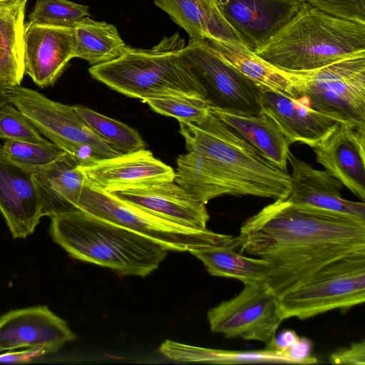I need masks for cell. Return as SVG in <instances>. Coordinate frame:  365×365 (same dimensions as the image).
Segmentation results:
<instances>
[{
    "instance_id": "1",
    "label": "cell",
    "mask_w": 365,
    "mask_h": 365,
    "mask_svg": "<svg viewBox=\"0 0 365 365\" xmlns=\"http://www.w3.org/2000/svg\"><path fill=\"white\" fill-rule=\"evenodd\" d=\"M237 250L270 265L266 282L278 295L335 259L365 251V220L286 199L242 223Z\"/></svg>"
},
{
    "instance_id": "2",
    "label": "cell",
    "mask_w": 365,
    "mask_h": 365,
    "mask_svg": "<svg viewBox=\"0 0 365 365\" xmlns=\"http://www.w3.org/2000/svg\"><path fill=\"white\" fill-rule=\"evenodd\" d=\"M253 51L284 71L315 70L365 54V24L331 16L306 1L287 24Z\"/></svg>"
},
{
    "instance_id": "3",
    "label": "cell",
    "mask_w": 365,
    "mask_h": 365,
    "mask_svg": "<svg viewBox=\"0 0 365 365\" xmlns=\"http://www.w3.org/2000/svg\"><path fill=\"white\" fill-rule=\"evenodd\" d=\"M51 219L53 241L71 257L123 275L145 277L168 254L159 243L78 208Z\"/></svg>"
},
{
    "instance_id": "4",
    "label": "cell",
    "mask_w": 365,
    "mask_h": 365,
    "mask_svg": "<svg viewBox=\"0 0 365 365\" xmlns=\"http://www.w3.org/2000/svg\"><path fill=\"white\" fill-rule=\"evenodd\" d=\"M185 46L176 32L150 48L128 46L119 58L92 66L88 71L111 89L143 101L164 96L209 100L206 88L184 56Z\"/></svg>"
},
{
    "instance_id": "5",
    "label": "cell",
    "mask_w": 365,
    "mask_h": 365,
    "mask_svg": "<svg viewBox=\"0 0 365 365\" xmlns=\"http://www.w3.org/2000/svg\"><path fill=\"white\" fill-rule=\"evenodd\" d=\"M179 123L187 150L213 160L249 195L274 200L288 197L290 174L259 155L210 110L198 121Z\"/></svg>"
},
{
    "instance_id": "6",
    "label": "cell",
    "mask_w": 365,
    "mask_h": 365,
    "mask_svg": "<svg viewBox=\"0 0 365 365\" xmlns=\"http://www.w3.org/2000/svg\"><path fill=\"white\" fill-rule=\"evenodd\" d=\"M282 320H304L365 302V251L346 255L322 266L277 295Z\"/></svg>"
},
{
    "instance_id": "7",
    "label": "cell",
    "mask_w": 365,
    "mask_h": 365,
    "mask_svg": "<svg viewBox=\"0 0 365 365\" xmlns=\"http://www.w3.org/2000/svg\"><path fill=\"white\" fill-rule=\"evenodd\" d=\"M293 98L340 123L365 127V54L303 72H287Z\"/></svg>"
},
{
    "instance_id": "8",
    "label": "cell",
    "mask_w": 365,
    "mask_h": 365,
    "mask_svg": "<svg viewBox=\"0 0 365 365\" xmlns=\"http://www.w3.org/2000/svg\"><path fill=\"white\" fill-rule=\"evenodd\" d=\"M77 208L143 235L168 251L190 252L237 242V237L185 227L153 215L118 199L88 179Z\"/></svg>"
},
{
    "instance_id": "9",
    "label": "cell",
    "mask_w": 365,
    "mask_h": 365,
    "mask_svg": "<svg viewBox=\"0 0 365 365\" xmlns=\"http://www.w3.org/2000/svg\"><path fill=\"white\" fill-rule=\"evenodd\" d=\"M9 101L42 134L81 166L120 155L104 142L78 114L73 106L51 100L31 88L5 86Z\"/></svg>"
},
{
    "instance_id": "10",
    "label": "cell",
    "mask_w": 365,
    "mask_h": 365,
    "mask_svg": "<svg viewBox=\"0 0 365 365\" xmlns=\"http://www.w3.org/2000/svg\"><path fill=\"white\" fill-rule=\"evenodd\" d=\"M207 319L213 332L267 344L283 321L277 294L266 280L245 284L237 295L210 309Z\"/></svg>"
},
{
    "instance_id": "11",
    "label": "cell",
    "mask_w": 365,
    "mask_h": 365,
    "mask_svg": "<svg viewBox=\"0 0 365 365\" xmlns=\"http://www.w3.org/2000/svg\"><path fill=\"white\" fill-rule=\"evenodd\" d=\"M183 53L202 83L211 88V106L242 115L262 113L259 85L224 61L204 40L190 38Z\"/></svg>"
},
{
    "instance_id": "12",
    "label": "cell",
    "mask_w": 365,
    "mask_h": 365,
    "mask_svg": "<svg viewBox=\"0 0 365 365\" xmlns=\"http://www.w3.org/2000/svg\"><path fill=\"white\" fill-rule=\"evenodd\" d=\"M75 339L67 322L46 306L12 310L0 317V353L41 347L53 353Z\"/></svg>"
},
{
    "instance_id": "13",
    "label": "cell",
    "mask_w": 365,
    "mask_h": 365,
    "mask_svg": "<svg viewBox=\"0 0 365 365\" xmlns=\"http://www.w3.org/2000/svg\"><path fill=\"white\" fill-rule=\"evenodd\" d=\"M33 173L9 160L0 150V212L14 238L32 234L46 216Z\"/></svg>"
},
{
    "instance_id": "14",
    "label": "cell",
    "mask_w": 365,
    "mask_h": 365,
    "mask_svg": "<svg viewBox=\"0 0 365 365\" xmlns=\"http://www.w3.org/2000/svg\"><path fill=\"white\" fill-rule=\"evenodd\" d=\"M75 58L73 27L25 24L24 68L41 88L53 85Z\"/></svg>"
},
{
    "instance_id": "15",
    "label": "cell",
    "mask_w": 365,
    "mask_h": 365,
    "mask_svg": "<svg viewBox=\"0 0 365 365\" xmlns=\"http://www.w3.org/2000/svg\"><path fill=\"white\" fill-rule=\"evenodd\" d=\"M220 12L254 51L301 9L306 0H215Z\"/></svg>"
},
{
    "instance_id": "16",
    "label": "cell",
    "mask_w": 365,
    "mask_h": 365,
    "mask_svg": "<svg viewBox=\"0 0 365 365\" xmlns=\"http://www.w3.org/2000/svg\"><path fill=\"white\" fill-rule=\"evenodd\" d=\"M316 160L365 200V127L339 123L312 147Z\"/></svg>"
},
{
    "instance_id": "17",
    "label": "cell",
    "mask_w": 365,
    "mask_h": 365,
    "mask_svg": "<svg viewBox=\"0 0 365 365\" xmlns=\"http://www.w3.org/2000/svg\"><path fill=\"white\" fill-rule=\"evenodd\" d=\"M118 199L177 224L206 229L210 215L205 204L195 200L174 181H161L110 192Z\"/></svg>"
},
{
    "instance_id": "18",
    "label": "cell",
    "mask_w": 365,
    "mask_h": 365,
    "mask_svg": "<svg viewBox=\"0 0 365 365\" xmlns=\"http://www.w3.org/2000/svg\"><path fill=\"white\" fill-rule=\"evenodd\" d=\"M86 178L112 192L123 188L161 181H174L175 173L145 149L81 166Z\"/></svg>"
},
{
    "instance_id": "19",
    "label": "cell",
    "mask_w": 365,
    "mask_h": 365,
    "mask_svg": "<svg viewBox=\"0 0 365 365\" xmlns=\"http://www.w3.org/2000/svg\"><path fill=\"white\" fill-rule=\"evenodd\" d=\"M292 172L287 200L298 205L349 215L365 220V204L346 200L341 195L343 183L327 170H317L290 153Z\"/></svg>"
},
{
    "instance_id": "20",
    "label": "cell",
    "mask_w": 365,
    "mask_h": 365,
    "mask_svg": "<svg viewBox=\"0 0 365 365\" xmlns=\"http://www.w3.org/2000/svg\"><path fill=\"white\" fill-rule=\"evenodd\" d=\"M263 110L277 124L291 144L312 147L340 122L303 104L299 100L259 85Z\"/></svg>"
},
{
    "instance_id": "21",
    "label": "cell",
    "mask_w": 365,
    "mask_h": 365,
    "mask_svg": "<svg viewBox=\"0 0 365 365\" xmlns=\"http://www.w3.org/2000/svg\"><path fill=\"white\" fill-rule=\"evenodd\" d=\"M210 111L259 155L287 171L291 143L269 115H242L215 106H210Z\"/></svg>"
},
{
    "instance_id": "22",
    "label": "cell",
    "mask_w": 365,
    "mask_h": 365,
    "mask_svg": "<svg viewBox=\"0 0 365 365\" xmlns=\"http://www.w3.org/2000/svg\"><path fill=\"white\" fill-rule=\"evenodd\" d=\"M154 4L183 29L190 38L222 40L246 46L223 16L215 0H154Z\"/></svg>"
},
{
    "instance_id": "23",
    "label": "cell",
    "mask_w": 365,
    "mask_h": 365,
    "mask_svg": "<svg viewBox=\"0 0 365 365\" xmlns=\"http://www.w3.org/2000/svg\"><path fill=\"white\" fill-rule=\"evenodd\" d=\"M175 182L195 200L207 204L224 195H249L246 189L213 160L187 151L176 160Z\"/></svg>"
},
{
    "instance_id": "24",
    "label": "cell",
    "mask_w": 365,
    "mask_h": 365,
    "mask_svg": "<svg viewBox=\"0 0 365 365\" xmlns=\"http://www.w3.org/2000/svg\"><path fill=\"white\" fill-rule=\"evenodd\" d=\"M33 174L46 216L51 217L77 208L86 177L71 155L66 153Z\"/></svg>"
},
{
    "instance_id": "25",
    "label": "cell",
    "mask_w": 365,
    "mask_h": 365,
    "mask_svg": "<svg viewBox=\"0 0 365 365\" xmlns=\"http://www.w3.org/2000/svg\"><path fill=\"white\" fill-rule=\"evenodd\" d=\"M28 0L0 1V84L20 85L24 68L25 11Z\"/></svg>"
},
{
    "instance_id": "26",
    "label": "cell",
    "mask_w": 365,
    "mask_h": 365,
    "mask_svg": "<svg viewBox=\"0 0 365 365\" xmlns=\"http://www.w3.org/2000/svg\"><path fill=\"white\" fill-rule=\"evenodd\" d=\"M237 242L194 250L190 252L202 262L212 276L234 278L244 284L267 280L270 265L259 257H249L237 251Z\"/></svg>"
},
{
    "instance_id": "27",
    "label": "cell",
    "mask_w": 365,
    "mask_h": 365,
    "mask_svg": "<svg viewBox=\"0 0 365 365\" xmlns=\"http://www.w3.org/2000/svg\"><path fill=\"white\" fill-rule=\"evenodd\" d=\"M224 61L257 85H264L293 98L292 84L286 71L271 65L247 46L227 41L205 39Z\"/></svg>"
},
{
    "instance_id": "28",
    "label": "cell",
    "mask_w": 365,
    "mask_h": 365,
    "mask_svg": "<svg viewBox=\"0 0 365 365\" xmlns=\"http://www.w3.org/2000/svg\"><path fill=\"white\" fill-rule=\"evenodd\" d=\"M75 58L95 66L115 60L126 51L128 45L117 28L106 21L89 16L74 25Z\"/></svg>"
},
{
    "instance_id": "29",
    "label": "cell",
    "mask_w": 365,
    "mask_h": 365,
    "mask_svg": "<svg viewBox=\"0 0 365 365\" xmlns=\"http://www.w3.org/2000/svg\"><path fill=\"white\" fill-rule=\"evenodd\" d=\"M73 106L91 129L118 153H132L145 148L137 130L87 107Z\"/></svg>"
},
{
    "instance_id": "30",
    "label": "cell",
    "mask_w": 365,
    "mask_h": 365,
    "mask_svg": "<svg viewBox=\"0 0 365 365\" xmlns=\"http://www.w3.org/2000/svg\"><path fill=\"white\" fill-rule=\"evenodd\" d=\"M0 150L9 160L33 172L50 165L66 153L51 142L37 144L11 140H6Z\"/></svg>"
},
{
    "instance_id": "31",
    "label": "cell",
    "mask_w": 365,
    "mask_h": 365,
    "mask_svg": "<svg viewBox=\"0 0 365 365\" xmlns=\"http://www.w3.org/2000/svg\"><path fill=\"white\" fill-rule=\"evenodd\" d=\"M90 15L89 6L69 0H36L28 22L44 26L73 27Z\"/></svg>"
},
{
    "instance_id": "32",
    "label": "cell",
    "mask_w": 365,
    "mask_h": 365,
    "mask_svg": "<svg viewBox=\"0 0 365 365\" xmlns=\"http://www.w3.org/2000/svg\"><path fill=\"white\" fill-rule=\"evenodd\" d=\"M143 102L155 112L185 123L202 119L212 106L209 100L189 96H164L146 98Z\"/></svg>"
},
{
    "instance_id": "33",
    "label": "cell",
    "mask_w": 365,
    "mask_h": 365,
    "mask_svg": "<svg viewBox=\"0 0 365 365\" xmlns=\"http://www.w3.org/2000/svg\"><path fill=\"white\" fill-rule=\"evenodd\" d=\"M0 138L37 144L50 143L41 137L31 121L11 103L0 108Z\"/></svg>"
},
{
    "instance_id": "34",
    "label": "cell",
    "mask_w": 365,
    "mask_h": 365,
    "mask_svg": "<svg viewBox=\"0 0 365 365\" xmlns=\"http://www.w3.org/2000/svg\"><path fill=\"white\" fill-rule=\"evenodd\" d=\"M307 1L331 16L365 24V0H307Z\"/></svg>"
},
{
    "instance_id": "35",
    "label": "cell",
    "mask_w": 365,
    "mask_h": 365,
    "mask_svg": "<svg viewBox=\"0 0 365 365\" xmlns=\"http://www.w3.org/2000/svg\"><path fill=\"white\" fill-rule=\"evenodd\" d=\"M329 361L333 364L364 365L365 341L352 342L349 347L331 353Z\"/></svg>"
},
{
    "instance_id": "36",
    "label": "cell",
    "mask_w": 365,
    "mask_h": 365,
    "mask_svg": "<svg viewBox=\"0 0 365 365\" xmlns=\"http://www.w3.org/2000/svg\"><path fill=\"white\" fill-rule=\"evenodd\" d=\"M313 346V342L309 339L299 336L296 343L282 353L292 361V364H316L318 362L317 358L311 354Z\"/></svg>"
},
{
    "instance_id": "37",
    "label": "cell",
    "mask_w": 365,
    "mask_h": 365,
    "mask_svg": "<svg viewBox=\"0 0 365 365\" xmlns=\"http://www.w3.org/2000/svg\"><path fill=\"white\" fill-rule=\"evenodd\" d=\"M51 354L46 348L23 349L20 351L11 350L0 353V363L25 364L34 361L45 354Z\"/></svg>"
},
{
    "instance_id": "38",
    "label": "cell",
    "mask_w": 365,
    "mask_h": 365,
    "mask_svg": "<svg viewBox=\"0 0 365 365\" xmlns=\"http://www.w3.org/2000/svg\"><path fill=\"white\" fill-rule=\"evenodd\" d=\"M299 336L295 331L292 329H285L274 335L270 342L267 344L268 349L277 351L284 352L294 343H296Z\"/></svg>"
},
{
    "instance_id": "39",
    "label": "cell",
    "mask_w": 365,
    "mask_h": 365,
    "mask_svg": "<svg viewBox=\"0 0 365 365\" xmlns=\"http://www.w3.org/2000/svg\"><path fill=\"white\" fill-rule=\"evenodd\" d=\"M8 103L9 101L5 93V86L0 84V108Z\"/></svg>"
},
{
    "instance_id": "40",
    "label": "cell",
    "mask_w": 365,
    "mask_h": 365,
    "mask_svg": "<svg viewBox=\"0 0 365 365\" xmlns=\"http://www.w3.org/2000/svg\"><path fill=\"white\" fill-rule=\"evenodd\" d=\"M6 1V0H0V1Z\"/></svg>"
},
{
    "instance_id": "41",
    "label": "cell",
    "mask_w": 365,
    "mask_h": 365,
    "mask_svg": "<svg viewBox=\"0 0 365 365\" xmlns=\"http://www.w3.org/2000/svg\"><path fill=\"white\" fill-rule=\"evenodd\" d=\"M307 1V0H306Z\"/></svg>"
}]
</instances>
